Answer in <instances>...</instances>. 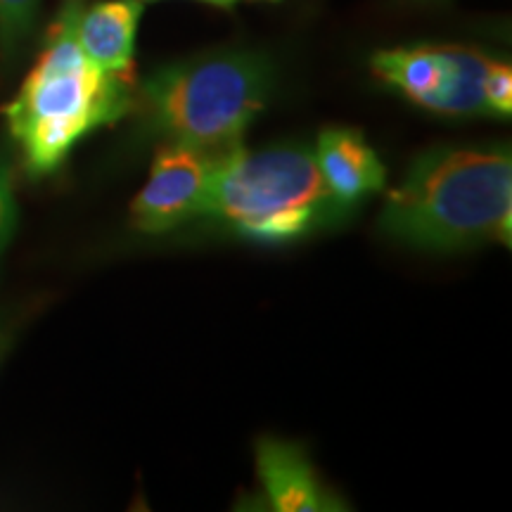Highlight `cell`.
<instances>
[{
  "instance_id": "obj_3",
  "label": "cell",
  "mask_w": 512,
  "mask_h": 512,
  "mask_svg": "<svg viewBox=\"0 0 512 512\" xmlns=\"http://www.w3.org/2000/svg\"><path fill=\"white\" fill-rule=\"evenodd\" d=\"M275 83L271 57L223 48L162 64L133 88L140 143H183L223 157L242 145Z\"/></svg>"
},
{
  "instance_id": "obj_1",
  "label": "cell",
  "mask_w": 512,
  "mask_h": 512,
  "mask_svg": "<svg viewBox=\"0 0 512 512\" xmlns=\"http://www.w3.org/2000/svg\"><path fill=\"white\" fill-rule=\"evenodd\" d=\"M81 5L83 0H64L46 46L3 107L8 143L29 181L57 174L83 140L133 110V76L102 72L76 41Z\"/></svg>"
},
{
  "instance_id": "obj_6",
  "label": "cell",
  "mask_w": 512,
  "mask_h": 512,
  "mask_svg": "<svg viewBox=\"0 0 512 512\" xmlns=\"http://www.w3.org/2000/svg\"><path fill=\"white\" fill-rule=\"evenodd\" d=\"M221 157L183 143H159L150 176L131 202V226L164 235L202 219Z\"/></svg>"
},
{
  "instance_id": "obj_12",
  "label": "cell",
  "mask_w": 512,
  "mask_h": 512,
  "mask_svg": "<svg viewBox=\"0 0 512 512\" xmlns=\"http://www.w3.org/2000/svg\"><path fill=\"white\" fill-rule=\"evenodd\" d=\"M41 309L38 299H17V302H0V368L15 349L19 335L29 325V320Z\"/></svg>"
},
{
  "instance_id": "obj_11",
  "label": "cell",
  "mask_w": 512,
  "mask_h": 512,
  "mask_svg": "<svg viewBox=\"0 0 512 512\" xmlns=\"http://www.w3.org/2000/svg\"><path fill=\"white\" fill-rule=\"evenodd\" d=\"M19 228L17 159L10 143H0V264Z\"/></svg>"
},
{
  "instance_id": "obj_4",
  "label": "cell",
  "mask_w": 512,
  "mask_h": 512,
  "mask_svg": "<svg viewBox=\"0 0 512 512\" xmlns=\"http://www.w3.org/2000/svg\"><path fill=\"white\" fill-rule=\"evenodd\" d=\"M349 216L320 176L313 147L283 143L261 150L240 145L223 155L202 219L233 238L292 245Z\"/></svg>"
},
{
  "instance_id": "obj_13",
  "label": "cell",
  "mask_w": 512,
  "mask_h": 512,
  "mask_svg": "<svg viewBox=\"0 0 512 512\" xmlns=\"http://www.w3.org/2000/svg\"><path fill=\"white\" fill-rule=\"evenodd\" d=\"M484 102L489 117L510 119L512 114V69L508 62L491 60L486 62L484 74Z\"/></svg>"
},
{
  "instance_id": "obj_2",
  "label": "cell",
  "mask_w": 512,
  "mask_h": 512,
  "mask_svg": "<svg viewBox=\"0 0 512 512\" xmlns=\"http://www.w3.org/2000/svg\"><path fill=\"white\" fill-rule=\"evenodd\" d=\"M377 228L420 252H465L512 235L508 145H439L413 159L387 195Z\"/></svg>"
},
{
  "instance_id": "obj_15",
  "label": "cell",
  "mask_w": 512,
  "mask_h": 512,
  "mask_svg": "<svg viewBox=\"0 0 512 512\" xmlns=\"http://www.w3.org/2000/svg\"><path fill=\"white\" fill-rule=\"evenodd\" d=\"M268 3H278V0H268Z\"/></svg>"
},
{
  "instance_id": "obj_5",
  "label": "cell",
  "mask_w": 512,
  "mask_h": 512,
  "mask_svg": "<svg viewBox=\"0 0 512 512\" xmlns=\"http://www.w3.org/2000/svg\"><path fill=\"white\" fill-rule=\"evenodd\" d=\"M489 57L465 46L377 50L373 74L422 110L441 117H489L484 74Z\"/></svg>"
},
{
  "instance_id": "obj_14",
  "label": "cell",
  "mask_w": 512,
  "mask_h": 512,
  "mask_svg": "<svg viewBox=\"0 0 512 512\" xmlns=\"http://www.w3.org/2000/svg\"><path fill=\"white\" fill-rule=\"evenodd\" d=\"M145 3H150V0H145ZM202 3H209V5H214V8L230 10V8H233L235 3H238V0H202Z\"/></svg>"
},
{
  "instance_id": "obj_7",
  "label": "cell",
  "mask_w": 512,
  "mask_h": 512,
  "mask_svg": "<svg viewBox=\"0 0 512 512\" xmlns=\"http://www.w3.org/2000/svg\"><path fill=\"white\" fill-rule=\"evenodd\" d=\"M261 501L275 512H337L349 505L337 496L294 441L261 437L254 448Z\"/></svg>"
},
{
  "instance_id": "obj_10",
  "label": "cell",
  "mask_w": 512,
  "mask_h": 512,
  "mask_svg": "<svg viewBox=\"0 0 512 512\" xmlns=\"http://www.w3.org/2000/svg\"><path fill=\"white\" fill-rule=\"evenodd\" d=\"M43 0H0V72L10 74L36 34Z\"/></svg>"
},
{
  "instance_id": "obj_9",
  "label": "cell",
  "mask_w": 512,
  "mask_h": 512,
  "mask_svg": "<svg viewBox=\"0 0 512 512\" xmlns=\"http://www.w3.org/2000/svg\"><path fill=\"white\" fill-rule=\"evenodd\" d=\"M145 0H95L81 5L76 41L102 72L133 76V55Z\"/></svg>"
},
{
  "instance_id": "obj_8",
  "label": "cell",
  "mask_w": 512,
  "mask_h": 512,
  "mask_svg": "<svg viewBox=\"0 0 512 512\" xmlns=\"http://www.w3.org/2000/svg\"><path fill=\"white\" fill-rule=\"evenodd\" d=\"M316 164L332 197L347 211L387 185V171L377 152L354 128H328L318 136Z\"/></svg>"
}]
</instances>
